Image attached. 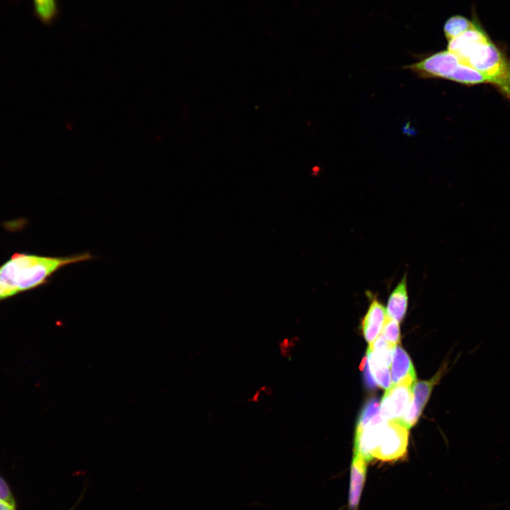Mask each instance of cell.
I'll use <instances>...</instances> for the list:
<instances>
[{
  "label": "cell",
  "mask_w": 510,
  "mask_h": 510,
  "mask_svg": "<svg viewBox=\"0 0 510 510\" xmlns=\"http://www.w3.org/2000/svg\"><path fill=\"white\" fill-rule=\"evenodd\" d=\"M74 508H75V506H73V507L71 509V510H73Z\"/></svg>",
  "instance_id": "cell-20"
},
{
  "label": "cell",
  "mask_w": 510,
  "mask_h": 510,
  "mask_svg": "<svg viewBox=\"0 0 510 510\" xmlns=\"http://www.w3.org/2000/svg\"><path fill=\"white\" fill-rule=\"evenodd\" d=\"M387 316L384 306L376 298H373L362 320L363 334L369 346L380 334Z\"/></svg>",
  "instance_id": "cell-8"
},
{
  "label": "cell",
  "mask_w": 510,
  "mask_h": 510,
  "mask_svg": "<svg viewBox=\"0 0 510 510\" xmlns=\"http://www.w3.org/2000/svg\"><path fill=\"white\" fill-rule=\"evenodd\" d=\"M93 259L89 252L65 256L15 252L0 265V278L15 297L47 284L57 271L68 265Z\"/></svg>",
  "instance_id": "cell-1"
},
{
  "label": "cell",
  "mask_w": 510,
  "mask_h": 510,
  "mask_svg": "<svg viewBox=\"0 0 510 510\" xmlns=\"http://www.w3.org/2000/svg\"><path fill=\"white\" fill-rule=\"evenodd\" d=\"M0 510H16V508L13 507L6 503L0 502Z\"/></svg>",
  "instance_id": "cell-19"
},
{
  "label": "cell",
  "mask_w": 510,
  "mask_h": 510,
  "mask_svg": "<svg viewBox=\"0 0 510 510\" xmlns=\"http://www.w3.org/2000/svg\"><path fill=\"white\" fill-rule=\"evenodd\" d=\"M380 404L376 399H373L364 407L356 427H363L373 418L379 414Z\"/></svg>",
  "instance_id": "cell-15"
},
{
  "label": "cell",
  "mask_w": 510,
  "mask_h": 510,
  "mask_svg": "<svg viewBox=\"0 0 510 510\" xmlns=\"http://www.w3.org/2000/svg\"><path fill=\"white\" fill-rule=\"evenodd\" d=\"M474 25L475 20L470 21L463 16L455 15L450 16L445 22L443 33L448 41L472 28Z\"/></svg>",
  "instance_id": "cell-13"
},
{
  "label": "cell",
  "mask_w": 510,
  "mask_h": 510,
  "mask_svg": "<svg viewBox=\"0 0 510 510\" xmlns=\"http://www.w3.org/2000/svg\"><path fill=\"white\" fill-rule=\"evenodd\" d=\"M385 340L393 346L400 341V329L399 322L387 316L380 333Z\"/></svg>",
  "instance_id": "cell-14"
},
{
  "label": "cell",
  "mask_w": 510,
  "mask_h": 510,
  "mask_svg": "<svg viewBox=\"0 0 510 510\" xmlns=\"http://www.w3.org/2000/svg\"><path fill=\"white\" fill-rule=\"evenodd\" d=\"M416 380H406L387 389L380 405V415L386 421H400L407 412Z\"/></svg>",
  "instance_id": "cell-5"
},
{
  "label": "cell",
  "mask_w": 510,
  "mask_h": 510,
  "mask_svg": "<svg viewBox=\"0 0 510 510\" xmlns=\"http://www.w3.org/2000/svg\"><path fill=\"white\" fill-rule=\"evenodd\" d=\"M462 62L451 52L440 51L408 65L407 69L424 78H441L452 80Z\"/></svg>",
  "instance_id": "cell-4"
},
{
  "label": "cell",
  "mask_w": 510,
  "mask_h": 510,
  "mask_svg": "<svg viewBox=\"0 0 510 510\" xmlns=\"http://www.w3.org/2000/svg\"><path fill=\"white\" fill-rule=\"evenodd\" d=\"M458 58L482 74L488 84L510 99V59L489 38L476 43Z\"/></svg>",
  "instance_id": "cell-2"
},
{
  "label": "cell",
  "mask_w": 510,
  "mask_h": 510,
  "mask_svg": "<svg viewBox=\"0 0 510 510\" xmlns=\"http://www.w3.org/2000/svg\"><path fill=\"white\" fill-rule=\"evenodd\" d=\"M366 359L368 370L375 384L384 389L390 388L392 386L390 367L376 361L368 351Z\"/></svg>",
  "instance_id": "cell-12"
},
{
  "label": "cell",
  "mask_w": 510,
  "mask_h": 510,
  "mask_svg": "<svg viewBox=\"0 0 510 510\" xmlns=\"http://www.w3.org/2000/svg\"><path fill=\"white\" fill-rule=\"evenodd\" d=\"M408 430L400 421H387L372 453V459L392 462L403 458L407 453Z\"/></svg>",
  "instance_id": "cell-3"
},
{
  "label": "cell",
  "mask_w": 510,
  "mask_h": 510,
  "mask_svg": "<svg viewBox=\"0 0 510 510\" xmlns=\"http://www.w3.org/2000/svg\"><path fill=\"white\" fill-rule=\"evenodd\" d=\"M439 377L440 373H438L430 380L419 381L413 385L411 404L404 416L400 420L408 429L413 426L418 421L430 397L433 387Z\"/></svg>",
  "instance_id": "cell-6"
},
{
  "label": "cell",
  "mask_w": 510,
  "mask_h": 510,
  "mask_svg": "<svg viewBox=\"0 0 510 510\" xmlns=\"http://www.w3.org/2000/svg\"><path fill=\"white\" fill-rule=\"evenodd\" d=\"M407 307L408 293L407 278L404 275L388 298L386 307L387 315L400 322L404 319Z\"/></svg>",
  "instance_id": "cell-10"
},
{
  "label": "cell",
  "mask_w": 510,
  "mask_h": 510,
  "mask_svg": "<svg viewBox=\"0 0 510 510\" xmlns=\"http://www.w3.org/2000/svg\"><path fill=\"white\" fill-rule=\"evenodd\" d=\"M299 342L300 339L296 336L283 339L278 342V351L280 356L284 358L290 359Z\"/></svg>",
  "instance_id": "cell-16"
},
{
  "label": "cell",
  "mask_w": 510,
  "mask_h": 510,
  "mask_svg": "<svg viewBox=\"0 0 510 510\" xmlns=\"http://www.w3.org/2000/svg\"><path fill=\"white\" fill-rule=\"evenodd\" d=\"M35 17L45 25H51L59 16L57 0H33Z\"/></svg>",
  "instance_id": "cell-11"
},
{
  "label": "cell",
  "mask_w": 510,
  "mask_h": 510,
  "mask_svg": "<svg viewBox=\"0 0 510 510\" xmlns=\"http://www.w3.org/2000/svg\"><path fill=\"white\" fill-rule=\"evenodd\" d=\"M392 385L406 380H416L412 362L406 351L399 345L394 348L391 362Z\"/></svg>",
  "instance_id": "cell-9"
},
{
  "label": "cell",
  "mask_w": 510,
  "mask_h": 510,
  "mask_svg": "<svg viewBox=\"0 0 510 510\" xmlns=\"http://www.w3.org/2000/svg\"><path fill=\"white\" fill-rule=\"evenodd\" d=\"M0 502L16 507L15 498L7 482L0 477Z\"/></svg>",
  "instance_id": "cell-17"
},
{
  "label": "cell",
  "mask_w": 510,
  "mask_h": 510,
  "mask_svg": "<svg viewBox=\"0 0 510 510\" xmlns=\"http://www.w3.org/2000/svg\"><path fill=\"white\" fill-rule=\"evenodd\" d=\"M367 461L361 455L354 453L351 465L348 509L358 510L359 502L366 482Z\"/></svg>",
  "instance_id": "cell-7"
},
{
  "label": "cell",
  "mask_w": 510,
  "mask_h": 510,
  "mask_svg": "<svg viewBox=\"0 0 510 510\" xmlns=\"http://www.w3.org/2000/svg\"><path fill=\"white\" fill-rule=\"evenodd\" d=\"M273 392L272 387L268 385H262L247 399V402L257 403L261 400L264 396H271Z\"/></svg>",
  "instance_id": "cell-18"
}]
</instances>
